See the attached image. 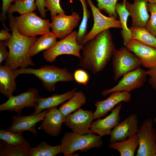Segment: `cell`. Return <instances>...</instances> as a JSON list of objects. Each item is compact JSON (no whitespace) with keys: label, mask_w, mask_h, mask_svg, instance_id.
Masks as SVG:
<instances>
[{"label":"cell","mask_w":156,"mask_h":156,"mask_svg":"<svg viewBox=\"0 0 156 156\" xmlns=\"http://www.w3.org/2000/svg\"><path fill=\"white\" fill-rule=\"evenodd\" d=\"M39 97L38 90L30 88L18 95L9 97L7 101L0 105V111L15 112L20 115L24 108L36 107Z\"/></svg>","instance_id":"9"},{"label":"cell","mask_w":156,"mask_h":156,"mask_svg":"<svg viewBox=\"0 0 156 156\" xmlns=\"http://www.w3.org/2000/svg\"><path fill=\"white\" fill-rule=\"evenodd\" d=\"M74 80L77 83L86 86L88 84L90 77L88 73L82 69L76 70L73 73Z\"/></svg>","instance_id":"36"},{"label":"cell","mask_w":156,"mask_h":156,"mask_svg":"<svg viewBox=\"0 0 156 156\" xmlns=\"http://www.w3.org/2000/svg\"><path fill=\"white\" fill-rule=\"evenodd\" d=\"M92 10L94 23L90 31L84 38L82 43L83 45L101 32L111 28H121L119 20L114 16L107 17L102 14L95 7L92 0H86Z\"/></svg>","instance_id":"11"},{"label":"cell","mask_w":156,"mask_h":156,"mask_svg":"<svg viewBox=\"0 0 156 156\" xmlns=\"http://www.w3.org/2000/svg\"><path fill=\"white\" fill-rule=\"evenodd\" d=\"M142 65L140 59L125 46L115 50L112 57L114 80L116 81L125 74Z\"/></svg>","instance_id":"6"},{"label":"cell","mask_w":156,"mask_h":156,"mask_svg":"<svg viewBox=\"0 0 156 156\" xmlns=\"http://www.w3.org/2000/svg\"><path fill=\"white\" fill-rule=\"evenodd\" d=\"M15 18L18 31L24 36H36L50 32L49 20L39 17L35 13L29 12Z\"/></svg>","instance_id":"5"},{"label":"cell","mask_w":156,"mask_h":156,"mask_svg":"<svg viewBox=\"0 0 156 156\" xmlns=\"http://www.w3.org/2000/svg\"><path fill=\"white\" fill-rule=\"evenodd\" d=\"M131 98V94L125 91L111 93L106 99L97 101L94 103L96 109L93 113L94 120L106 115L116 105L122 102H129Z\"/></svg>","instance_id":"16"},{"label":"cell","mask_w":156,"mask_h":156,"mask_svg":"<svg viewBox=\"0 0 156 156\" xmlns=\"http://www.w3.org/2000/svg\"><path fill=\"white\" fill-rule=\"evenodd\" d=\"M86 100V97L82 91H75L67 101L61 105L59 109L66 116L85 104Z\"/></svg>","instance_id":"26"},{"label":"cell","mask_w":156,"mask_h":156,"mask_svg":"<svg viewBox=\"0 0 156 156\" xmlns=\"http://www.w3.org/2000/svg\"><path fill=\"white\" fill-rule=\"evenodd\" d=\"M8 16L12 31V36L5 42L9 49V55L5 65L13 70L18 69L19 67L25 68L30 66H35L29 51L38 38L36 36H25L21 34L17 29L15 17L12 14H9Z\"/></svg>","instance_id":"2"},{"label":"cell","mask_w":156,"mask_h":156,"mask_svg":"<svg viewBox=\"0 0 156 156\" xmlns=\"http://www.w3.org/2000/svg\"><path fill=\"white\" fill-rule=\"evenodd\" d=\"M17 77L13 70L5 65L0 66V92L8 98L16 89L15 79Z\"/></svg>","instance_id":"22"},{"label":"cell","mask_w":156,"mask_h":156,"mask_svg":"<svg viewBox=\"0 0 156 156\" xmlns=\"http://www.w3.org/2000/svg\"><path fill=\"white\" fill-rule=\"evenodd\" d=\"M57 107L49 109L44 119L38 128L43 130L47 133L54 137L60 134L62 123L65 120V116L57 108Z\"/></svg>","instance_id":"20"},{"label":"cell","mask_w":156,"mask_h":156,"mask_svg":"<svg viewBox=\"0 0 156 156\" xmlns=\"http://www.w3.org/2000/svg\"><path fill=\"white\" fill-rule=\"evenodd\" d=\"M12 34H11L6 29H3L0 31V40H7L11 38Z\"/></svg>","instance_id":"41"},{"label":"cell","mask_w":156,"mask_h":156,"mask_svg":"<svg viewBox=\"0 0 156 156\" xmlns=\"http://www.w3.org/2000/svg\"><path fill=\"white\" fill-rule=\"evenodd\" d=\"M148 3L146 0H134L132 4L126 0L125 7L132 18L131 27H145L150 17Z\"/></svg>","instance_id":"19"},{"label":"cell","mask_w":156,"mask_h":156,"mask_svg":"<svg viewBox=\"0 0 156 156\" xmlns=\"http://www.w3.org/2000/svg\"><path fill=\"white\" fill-rule=\"evenodd\" d=\"M57 37L52 32H49L38 39L30 48L29 53L31 57L40 52L47 51L53 47L57 43Z\"/></svg>","instance_id":"24"},{"label":"cell","mask_w":156,"mask_h":156,"mask_svg":"<svg viewBox=\"0 0 156 156\" xmlns=\"http://www.w3.org/2000/svg\"><path fill=\"white\" fill-rule=\"evenodd\" d=\"M98 3V9L104 11L109 16L118 18V15L116 11V7L118 0H96Z\"/></svg>","instance_id":"33"},{"label":"cell","mask_w":156,"mask_h":156,"mask_svg":"<svg viewBox=\"0 0 156 156\" xmlns=\"http://www.w3.org/2000/svg\"><path fill=\"white\" fill-rule=\"evenodd\" d=\"M7 46L5 42L0 41V64L1 65L3 62L6 60L9 54L6 49Z\"/></svg>","instance_id":"39"},{"label":"cell","mask_w":156,"mask_h":156,"mask_svg":"<svg viewBox=\"0 0 156 156\" xmlns=\"http://www.w3.org/2000/svg\"><path fill=\"white\" fill-rule=\"evenodd\" d=\"M82 6L83 12V17L79 27L77 38V43L81 45H82L83 41L88 34V21L91 16L90 12L87 9V5H83Z\"/></svg>","instance_id":"32"},{"label":"cell","mask_w":156,"mask_h":156,"mask_svg":"<svg viewBox=\"0 0 156 156\" xmlns=\"http://www.w3.org/2000/svg\"><path fill=\"white\" fill-rule=\"evenodd\" d=\"M77 90L75 88L70 91L62 94H55L51 96L46 98L39 97L38 101V104L34 108L33 114H38L45 109L57 107L64 103L70 99Z\"/></svg>","instance_id":"21"},{"label":"cell","mask_w":156,"mask_h":156,"mask_svg":"<svg viewBox=\"0 0 156 156\" xmlns=\"http://www.w3.org/2000/svg\"><path fill=\"white\" fill-rule=\"evenodd\" d=\"M141 60L143 66L150 68L156 64V49L132 39L125 46Z\"/></svg>","instance_id":"18"},{"label":"cell","mask_w":156,"mask_h":156,"mask_svg":"<svg viewBox=\"0 0 156 156\" xmlns=\"http://www.w3.org/2000/svg\"><path fill=\"white\" fill-rule=\"evenodd\" d=\"M45 0H36V5L38 9L41 17L43 18H44L46 16V12L47 11L45 9Z\"/></svg>","instance_id":"40"},{"label":"cell","mask_w":156,"mask_h":156,"mask_svg":"<svg viewBox=\"0 0 156 156\" xmlns=\"http://www.w3.org/2000/svg\"><path fill=\"white\" fill-rule=\"evenodd\" d=\"M17 0H2V5L1 7V12L0 15V21L2 23L4 27L5 22L6 20V14L7 11L13 1Z\"/></svg>","instance_id":"37"},{"label":"cell","mask_w":156,"mask_h":156,"mask_svg":"<svg viewBox=\"0 0 156 156\" xmlns=\"http://www.w3.org/2000/svg\"><path fill=\"white\" fill-rule=\"evenodd\" d=\"M81 3L82 5H87L86 1L85 0H79Z\"/></svg>","instance_id":"43"},{"label":"cell","mask_w":156,"mask_h":156,"mask_svg":"<svg viewBox=\"0 0 156 156\" xmlns=\"http://www.w3.org/2000/svg\"><path fill=\"white\" fill-rule=\"evenodd\" d=\"M126 1L123 0L121 3H117L116 7V11L121 25V34L125 46L132 39L131 31L127 25L128 18L130 15L125 7Z\"/></svg>","instance_id":"25"},{"label":"cell","mask_w":156,"mask_h":156,"mask_svg":"<svg viewBox=\"0 0 156 156\" xmlns=\"http://www.w3.org/2000/svg\"><path fill=\"white\" fill-rule=\"evenodd\" d=\"M115 49L109 29L105 30L83 45L79 65L96 75L104 68Z\"/></svg>","instance_id":"1"},{"label":"cell","mask_w":156,"mask_h":156,"mask_svg":"<svg viewBox=\"0 0 156 156\" xmlns=\"http://www.w3.org/2000/svg\"><path fill=\"white\" fill-rule=\"evenodd\" d=\"M92 111L78 109L65 116L64 125L77 134L85 135L92 133L90 127L94 120Z\"/></svg>","instance_id":"12"},{"label":"cell","mask_w":156,"mask_h":156,"mask_svg":"<svg viewBox=\"0 0 156 156\" xmlns=\"http://www.w3.org/2000/svg\"><path fill=\"white\" fill-rule=\"evenodd\" d=\"M122 107L121 104L119 103L105 118L103 119L97 118L92 122L90 127L91 132L101 137L110 135L112 129L119 122L121 118L120 112Z\"/></svg>","instance_id":"17"},{"label":"cell","mask_w":156,"mask_h":156,"mask_svg":"<svg viewBox=\"0 0 156 156\" xmlns=\"http://www.w3.org/2000/svg\"><path fill=\"white\" fill-rule=\"evenodd\" d=\"M62 153L61 145L52 146L43 141L35 147H29L27 156H55Z\"/></svg>","instance_id":"27"},{"label":"cell","mask_w":156,"mask_h":156,"mask_svg":"<svg viewBox=\"0 0 156 156\" xmlns=\"http://www.w3.org/2000/svg\"><path fill=\"white\" fill-rule=\"evenodd\" d=\"M78 31H74L64 38L58 41L52 48L45 51L43 56L47 62L52 63L58 56L63 55H74L80 59V51L83 45L79 44L77 41Z\"/></svg>","instance_id":"7"},{"label":"cell","mask_w":156,"mask_h":156,"mask_svg":"<svg viewBox=\"0 0 156 156\" xmlns=\"http://www.w3.org/2000/svg\"><path fill=\"white\" fill-rule=\"evenodd\" d=\"M132 39L138 40L149 46L156 49V37L145 27H130Z\"/></svg>","instance_id":"29"},{"label":"cell","mask_w":156,"mask_h":156,"mask_svg":"<svg viewBox=\"0 0 156 156\" xmlns=\"http://www.w3.org/2000/svg\"><path fill=\"white\" fill-rule=\"evenodd\" d=\"M45 6L50 12L51 19L57 15L65 13L60 4V0H45Z\"/></svg>","instance_id":"35"},{"label":"cell","mask_w":156,"mask_h":156,"mask_svg":"<svg viewBox=\"0 0 156 156\" xmlns=\"http://www.w3.org/2000/svg\"><path fill=\"white\" fill-rule=\"evenodd\" d=\"M49 109L36 114L27 115H13L10 126L6 130L14 132L22 133L28 131L35 135L38 134L36 125L38 122L43 120L48 112Z\"/></svg>","instance_id":"14"},{"label":"cell","mask_w":156,"mask_h":156,"mask_svg":"<svg viewBox=\"0 0 156 156\" xmlns=\"http://www.w3.org/2000/svg\"><path fill=\"white\" fill-rule=\"evenodd\" d=\"M79 155L78 154V153H74L70 154V155H69V156H79Z\"/></svg>","instance_id":"44"},{"label":"cell","mask_w":156,"mask_h":156,"mask_svg":"<svg viewBox=\"0 0 156 156\" xmlns=\"http://www.w3.org/2000/svg\"><path fill=\"white\" fill-rule=\"evenodd\" d=\"M146 72L147 75L150 76L149 83L154 90H156V64Z\"/></svg>","instance_id":"38"},{"label":"cell","mask_w":156,"mask_h":156,"mask_svg":"<svg viewBox=\"0 0 156 156\" xmlns=\"http://www.w3.org/2000/svg\"><path fill=\"white\" fill-rule=\"evenodd\" d=\"M0 156H27L30 144L27 142L20 145H11L1 141Z\"/></svg>","instance_id":"28"},{"label":"cell","mask_w":156,"mask_h":156,"mask_svg":"<svg viewBox=\"0 0 156 156\" xmlns=\"http://www.w3.org/2000/svg\"></svg>","instance_id":"46"},{"label":"cell","mask_w":156,"mask_h":156,"mask_svg":"<svg viewBox=\"0 0 156 156\" xmlns=\"http://www.w3.org/2000/svg\"><path fill=\"white\" fill-rule=\"evenodd\" d=\"M148 9L150 13V16L145 27L152 35L156 37V3H148Z\"/></svg>","instance_id":"34"},{"label":"cell","mask_w":156,"mask_h":156,"mask_svg":"<svg viewBox=\"0 0 156 156\" xmlns=\"http://www.w3.org/2000/svg\"><path fill=\"white\" fill-rule=\"evenodd\" d=\"M62 153L68 156L77 151L86 152L103 145L101 137L91 133L81 135L73 132L65 133L61 139Z\"/></svg>","instance_id":"4"},{"label":"cell","mask_w":156,"mask_h":156,"mask_svg":"<svg viewBox=\"0 0 156 156\" xmlns=\"http://www.w3.org/2000/svg\"><path fill=\"white\" fill-rule=\"evenodd\" d=\"M148 3H156V0H146Z\"/></svg>","instance_id":"42"},{"label":"cell","mask_w":156,"mask_h":156,"mask_svg":"<svg viewBox=\"0 0 156 156\" xmlns=\"http://www.w3.org/2000/svg\"><path fill=\"white\" fill-rule=\"evenodd\" d=\"M147 75L146 71L141 67L128 72L113 87L103 91L101 93L105 96L113 92L125 91L129 92L142 87L145 83Z\"/></svg>","instance_id":"10"},{"label":"cell","mask_w":156,"mask_h":156,"mask_svg":"<svg viewBox=\"0 0 156 156\" xmlns=\"http://www.w3.org/2000/svg\"><path fill=\"white\" fill-rule=\"evenodd\" d=\"M80 19L79 14L76 12H72L70 15H66L65 13L57 15L50 24L52 32L57 38L62 39L73 32Z\"/></svg>","instance_id":"13"},{"label":"cell","mask_w":156,"mask_h":156,"mask_svg":"<svg viewBox=\"0 0 156 156\" xmlns=\"http://www.w3.org/2000/svg\"><path fill=\"white\" fill-rule=\"evenodd\" d=\"M0 139L11 145H20L28 142L22 133L14 132L5 129L0 130Z\"/></svg>","instance_id":"31"},{"label":"cell","mask_w":156,"mask_h":156,"mask_svg":"<svg viewBox=\"0 0 156 156\" xmlns=\"http://www.w3.org/2000/svg\"><path fill=\"white\" fill-rule=\"evenodd\" d=\"M139 121L137 115L133 114L119 122L112 130L110 143L122 141L136 134L139 128Z\"/></svg>","instance_id":"15"},{"label":"cell","mask_w":156,"mask_h":156,"mask_svg":"<svg viewBox=\"0 0 156 156\" xmlns=\"http://www.w3.org/2000/svg\"><path fill=\"white\" fill-rule=\"evenodd\" d=\"M13 71L17 77L23 74L34 75L41 81L44 88L50 92L55 90L56 84L58 82H68L74 80L73 74L67 68H61L53 65H46L38 69L20 68Z\"/></svg>","instance_id":"3"},{"label":"cell","mask_w":156,"mask_h":156,"mask_svg":"<svg viewBox=\"0 0 156 156\" xmlns=\"http://www.w3.org/2000/svg\"><path fill=\"white\" fill-rule=\"evenodd\" d=\"M151 118L140 124L137 133L139 146L136 156H156V130Z\"/></svg>","instance_id":"8"},{"label":"cell","mask_w":156,"mask_h":156,"mask_svg":"<svg viewBox=\"0 0 156 156\" xmlns=\"http://www.w3.org/2000/svg\"><path fill=\"white\" fill-rule=\"evenodd\" d=\"M153 121L155 123H156V116L153 119Z\"/></svg>","instance_id":"45"},{"label":"cell","mask_w":156,"mask_h":156,"mask_svg":"<svg viewBox=\"0 0 156 156\" xmlns=\"http://www.w3.org/2000/svg\"><path fill=\"white\" fill-rule=\"evenodd\" d=\"M139 146L136 134L124 141L110 143L109 147L111 149L118 151L120 156H133Z\"/></svg>","instance_id":"23"},{"label":"cell","mask_w":156,"mask_h":156,"mask_svg":"<svg viewBox=\"0 0 156 156\" xmlns=\"http://www.w3.org/2000/svg\"><path fill=\"white\" fill-rule=\"evenodd\" d=\"M37 8L35 0H17L14 1L13 4L10 5L7 12L10 14L17 12L21 15L32 12Z\"/></svg>","instance_id":"30"}]
</instances>
